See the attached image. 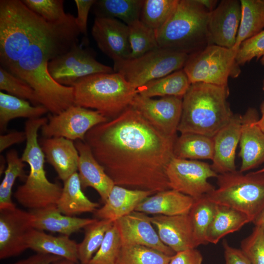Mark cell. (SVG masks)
I'll list each match as a JSON object with an SVG mask.
<instances>
[{"label": "cell", "instance_id": "obj_1", "mask_svg": "<svg viewBox=\"0 0 264 264\" xmlns=\"http://www.w3.org/2000/svg\"><path fill=\"white\" fill-rule=\"evenodd\" d=\"M177 137L161 132L130 106L90 129L85 142L115 185L155 194L171 189L166 169Z\"/></svg>", "mask_w": 264, "mask_h": 264}, {"label": "cell", "instance_id": "obj_2", "mask_svg": "<svg viewBox=\"0 0 264 264\" xmlns=\"http://www.w3.org/2000/svg\"><path fill=\"white\" fill-rule=\"evenodd\" d=\"M80 34L76 17L67 13L63 19L51 22L7 70L27 83L35 91L41 105L52 114H59L74 105V88L56 82L48 71V63L68 51L78 42Z\"/></svg>", "mask_w": 264, "mask_h": 264}, {"label": "cell", "instance_id": "obj_3", "mask_svg": "<svg viewBox=\"0 0 264 264\" xmlns=\"http://www.w3.org/2000/svg\"><path fill=\"white\" fill-rule=\"evenodd\" d=\"M229 94L228 86L191 84L182 98L177 131L213 137L234 115L227 101Z\"/></svg>", "mask_w": 264, "mask_h": 264}, {"label": "cell", "instance_id": "obj_4", "mask_svg": "<svg viewBox=\"0 0 264 264\" xmlns=\"http://www.w3.org/2000/svg\"><path fill=\"white\" fill-rule=\"evenodd\" d=\"M20 0H0V63L9 70L50 23Z\"/></svg>", "mask_w": 264, "mask_h": 264}, {"label": "cell", "instance_id": "obj_5", "mask_svg": "<svg viewBox=\"0 0 264 264\" xmlns=\"http://www.w3.org/2000/svg\"><path fill=\"white\" fill-rule=\"evenodd\" d=\"M48 121L42 117L28 119L25 123L26 144L21 158L29 166V173L24 184L14 194L17 201L30 210L56 205L62 187L50 182L44 170L45 156L39 142L38 131Z\"/></svg>", "mask_w": 264, "mask_h": 264}, {"label": "cell", "instance_id": "obj_6", "mask_svg": "<svg viewBox=\"0 0 264 264\" xmlns=\"http://www.w3.org/2000/svg\"><path fill=\"white\" fill-rule=\"evenodd\" d=\"M210 11L198 0H179L156 35L161 48L190 55L210 44L207 28Z\"/></svg>", "mask_w": 264, "mask_h": 264}, {"label": "cell", "instance_id": "obj_7", "mask_svg": "<svg viewBox=\"0 0 264 264\" xmlns=\"http://www.w3.org/2000/svg\"><path fill=\"white\" fill-rule=\"evenodd\" d=\"M73 88L74 105L96 110L109 119L131 106L137 94L136 89L115 72L83 77Z\"/></svg>", "mask_w": 264, "mask_h": 264}, {"label": "cell", "instance_id": "obj_8", "mask_svg": "<svg viewBox=\"0 0 264 264\" xmlns=\"http://www.w3.org/2000/svg\"><path fill=\"white\" fill-rule=\"evenodd\" d=\"M217 179L218 188L206 195L214 203L244 213L252 222L264 209V172L236 170L218 174Z\"/></svg>", "mask_w": 264, "mask_h": 264}, {"label": "cell", "instance_id": "obj_9", "mask_svg": "<svg viewBox=\"0 0 264 264\" xmlns=\"http://www.w3.org/2000/svg\"><path fill=\"white\" fill-rule=\"evenodd\" d=\"M238 50L210 44L189 55L183 68L191 84L203 83L227 86L229 77L241 72L236 62Z\"/></svg>", "mask_w": 264, "mask_h": 264}, {"label": "cell", "instance_id": "obj_10", "mask_svg": "<svg viewBox=\"0 0 264 264\" xmlns=\"http://www.w3.org/2000/svg\"><path fill=\"white\" fill-rule=\"evenodd\" d=\"M189 55L159 47L135 58L114 63V72L121 74L133 88L182 69Z\"/></svg>", "mask_w": 264, "mask_h": 264}, {"label": "cell", "instance_id": "obj_11", "mask_svg": "<svg viewBox=\"0 0 264 264\" xmlns=\"http://www.w3.org/2000/svg\"><path fill=\"white\" fill-rule=\"evenodd\" d=\"M48 71L58 83L73 87L80 79L94 74L112 73L113 69L97 61L89 49L78 42L66 52L49 61Z\"/></svg>", "mask_w": 264, "mask_h": 264}, {"label": "cell", "instance_id": "obj_12", "mask_svg": "<svg viewBox=\"0 0 264 264\" xmlns=\"http://www.w3.org/2000/svg\"><path fill=\"white\" fill-rule=\"evenodd\" d=\"M166 174L171 189L194 199L213 191L216 188L208 180L218 175L207 163L175 157L168 165Z\"/></svg>", "mask_w": 264, "mask_h": 264}, {"label": "cell", "instance_id": "obj_13", "mask_svg": "<svg viewBox=\"0 0 264 264\" xmlns=\"http://www.w3.org/2000/svg\"><path fill=\"white\" fill-rule=\"evenodd\" d=\"M109 120L98 111L72 105L57 114H50L41 128L43 137H62L85 141L87 132L95 126Z\"/></svg>", "mask_w": 264, "mask_h": 264}, {"label": "cell", "instance_id": "obj_14", "mask_svg": "<svg viewBox=\"0 0 264 264\" xmlns=\"http://www.w3.org/2000/svg\"><path fill=\"white\" fill-rule=\"evenodd\" d=\"M182 98L171 96L154 99L137 93L131 106L161 132L175 137L181 119Z\"/></svg>", "mask_w": 264, "mask_h": 264}, {"label": "cell", "instance_id": "obj_15", "mask_svg": "<svg viewBox=\"0 0 264 264\" xmlns=\"http://www.w3.org/2000/svg\"><path fill=\"white\" fill-rule=\"evenodd\" d=\"M34 229V216L16 207L0 210V259L19 255L28 249L27 239Z\"/></svg>", "mask_w": 264, "mask_h": 264}, {"label": "cell", "instance_id": "obj_16", "mask_svg": "<svg viewBox=\"0 0 264 264\" xmlns=\"http://www.w3.org/2000/svg\"><path fill=\"white\" fill-rule=\"evenodd\" d=\"M241 15L240 0H221L209 14L207 28L210 44L233 48L236 43Z\"/></svg>", "mask_w": 264, "mask_h": 264}, {"label": "cell", "instance_id": "obj_17", "mask_svg": "<svg viewBox=\"0 0 264 264\" xmlns=\"http://www.w3.org/2000/svg\"><path fill=\"white\" fill-rule=\"evenodd\" d=\"M91 35L99 48L114 63L130 58L129 27L122 22L114 18L95 17Z\"/></svg>", "mask_w": 264, "mask_h": 264}, {"label": "cell", "instance_id": "obj_18", "mask_svg": "<svg viewBox=\"0 0 264 264\" xmlns=\"http://www.w3.org/2000/svg\"><path fill=\"white\" fill-rule=\"evenodd\" d=\"M114 222L119 232L122 245H144L170 256L176 253L161 242L148 214L134 211Z\"/></svg>", "mask_w": 264, "mask_h": 264}, {"label": "cell", "instance_id": "obj_19", "mask_svg": "<svg viewBox=\"0 0 264 264\" xmlns=\"http://www.w3.org/2000/svg\"><path fill=\"white\" fill-rule=\"evenodd\" d=\"M258 119L256 110L252 108L242 115L239 142L241 173L253 169L264 162V132L256 123Z\"/></svg>", "mask_w": 264, "mask_h": 264}, {"label": "cell", "instance_id": "obj_20", "mask_svg": "<svg viewBox=\"0 0 264 264\" xmlns=\"http://www.w3.org/2000/svg\"><path fill=\"white\" fill-rule=\"evenodd\" d=\"M242 116L234 114L229 123L213 137L212 169L218 174L236 171L235 155L240 142Z\"/></svg>", "mask_w": 264, "mask_h": 264}, {"label": "cell", "instance_id": "obj_21", "mask_svg": "<svg viewBox=\"0 0 264 264\" xmlns=\"http://www.w3.org/2000/svg\"><path fill=\"white\" fill-rule=\"evenodd\" d=\"M74 143L79 154L78 173L82 187L93 188L104 203L115 184L96 159L86 142L76 140Z\"/></svg>", "mask_w": 264, "mask_h": 264}, {"label": "cell", "instance_id": "obj_22", "mask_svg": "<svg viewBox=\"0 0 264 264\" xmlns=\"http://www.w3.org/2000/svg\"><path fill=\"white\" fill-rule=\"evenodd\" d=\"M151 221L161 242L175 253L197 247L188 214L154 215Z\"/></svg>", "mask_w": 264, "mask_h": 264}, {"label": "cell", "instance_id": "obj_23", "mask_svg": "<svg viewBox=\"0 0 264 264\" xmlns=\"http://www.w3.org/2000/svg\"><path fill=\"white\" fill-rule=\"evenodd\" d=\"M45 158L63 181L78 171L79 154L73 141L62 137L39 139Z\"/></svg>", "mask_w": 264, "mask_h": 264}, {"label": "cell", "instance_id": "obj_24", "mask_svg": "<svg viewBox=\"0 0 264 264\" xmlns=\"http://www.w3.org/2000/svg\"><path fill=\"white\" fill-rule=\"evenodd\" d=\"M152 192L129 189L115 185L104 205L94 212L96 219L113 222L135 211L137 206Z\"/></svg>", "mask_w": 264, "mask_h": 264}, {"label": "cell", "instance_id": "obj_25", "mask_svg": "<svg viewBox=\"0 0 264 264\" xmlns=\"http://www.w3.org/2000/svg\"><path fill=\"white\" fill-rule=\"evenodd\" d=\"M194 198L173 189L155 193L144 199L135 211L146 214L173 216L188 214Z\"/></svg>", "mask_w": 264, "mask_h": 264}, {"label": "cell", "instance_id": "obj_26", "mask_svg": "<svg viewBox=\"0 0 264 264\" xmlns=\"http://www.w3.org/2000/svg\"><path fill=\"white\" fill-rule=\"evenodd\" d=\"M34 216V228L38 230L57 232L69 236L84 228L97 219L81 218L62 214L56 205L30 210Z\"/></svg>", "mask_w": 264, "mask_h": 264}, {"label": "cell", "instance_id": "obj_27", "mask_svg": "<svg viewBox=\"0 0 264 264\" xmlns=\"http://www.w3.org/2000/svg\"><path fill=\"white\" fill-rule=\"evenodd\" d=\"M27 245L37 253L56 256L76 264L79 263L78 244L69 236H53L34 228L28 236Z\"/></svg>", "mask_w": 264, "mask_h": 264}, {"label": "cell", "instance_id": "obj_28", "mask_svg": "<svg viewBox=\"0 0 264 264\" xmlns=\"http://www.w3.org/2000/svg\"><path fill=\"white\" fill-rule=\"evenodd\" d=\"M56 206L62 214L74 217L84 213L94 212L99 204L91 201L83 192L77 172L64 181Z\"/></svg>", "mask_w": 264, "mask_h": 264}, {"label": "cell", "instance_id": "obj_29", "mask_svg": "<svg viewBox=\"0 0 264 264\" xmlns=\"http://www.w3.org/2000/svg\"><path fill=\"white\" fill-rule=\"evenodd\" d=\"M251 222V219L244 213L217 204L214 218L207 232V242L208 243L217 244L226 235L239 231Z\"/></svg>", "mask_w": 264, "mask_h": 264}, {"label": "cell", "instance_id": "obj_30", "mask_svg": "<svg viewBox=\"0 0 264 264\" xmlns=\"http://www.w3.org/2000/svg\"><path fill=\"white\" fill-rule=\"evenodd\" d=\"M48 112L40 105L35 106L27 100L0 92V131H6L8 123L16 118L33 119L42 117Z\"/></svg>", "mask_w": 264, "mask_h": 264}, {"label": "cell", "instance_id": "obj_31", "mask_svg": "<svg viewBox=\"0 0 264 264\" xmlns=\"http://www.w3.org/2000/svg\"><path fill=\"white\" fill-rule=\"evenodd\" d=\"M191 84L182 68L151 81L138 88L137 91L138 94L149 98L171 96L183 97Z\"/></svg>", "mask_w": 264, "mask_h": 264}, {"label": "cell", "instance_id": "obj_32", "mask_svg": "<svg viewBox=\"0 0 264 264\" xmlns=\"http://www.w3.org/2000/svg\"><path fill=\"white\" fill-rule=\"evenodd\" d=\"M144 0H98L91 9L95 17L119 19L130 25L140 20Z\"/></svg>", "mask_w": 264, "mask_h": 264}, {"label": "cell", "instance_id": "obj_33", "mask_svg": "<svg viewBox=\"0 0 264 264\" xmlns=\"http://www.w3.org/2000/svg\"><path fill=\"white\" fill-rule=\"evenodd\" d=\"M174 155L175 157L182 159L212 160L213 138L198 133H181L175 142Z\"/></svg>", "mask_w": 264, "mask_h": 264}, {"label": "cell", "instance_id": "obj_34", "mask_svg": "<svg viewBox=\"0 0 264 264\" xmlns=\"http://www.w3.org/2000/svg\"><path fill=\"white\" fill-rule=\"evenodd\" d=\"M241 20L235 44L238 50L244 41L264 30V0H241Z\"/></svg>", "mask_w": 264, "mask_h": 264}, {"label": "cell", "instance_id": "obj_35", "mask_svg": "<svg viewBox=\"0 0 264 264\" xmlns=\"http://www.w3.org/2000/svg\"><path fill=\"white\" fill-rule=\"evenodd\" d=\"M217 204L203 196L194 199L188 214L196 247L208 243L207 232L213 220Z\"/></svg>", "mask_w": 264, "mask_h": 264}, {"label": "cell", "instance_id": "obj_36", "mask_svg": "<svg viewBox=\"0 0 264 264\" xmlns=\"http://www.w3.org/2000/svg\"><path fill=\"white\" fill-rule=\"evenodd\" d=\"M7 167L0 184V210L16 207L12 200V188L18 177L25 179L24 162L14 149L8 151L6 154Z\"/></svg>", "mask_w": 264, "mask_h": 264}, {"label": "cell", "instance_id": "obj_37", "mask_svg": "<svg viewBox=\"0 0 264 264\" xmlns=\"http://www.w3.org/2000/svg\"><path fill=\"white\" fill-rule=\"evenodd\" d=\"M114 224L107 220H98L84 228L85 236L78 244L79 260L81 264H88L102 244L106 234Z\"/></svg>", "mask_w": 264, "mask_h": 264}, {"label": "cell", "instance_id": "obj_38", "mask_svg": "<svg viewBox=\"0 0 264 264\" xmlns=\"http://www.w3.org/2000/svg\"><path fill=\"white\" fill-rule=\"evenodd\" d=\"M172 256L144 245H122L116 264H168Z\"/></svg>", "mask_w": 264, "mask_h": 264}, {"label": "cell", "instance_id": "obj_39", "mask_svg": "<svg viewBox=\"0 0 264 264\" xmlns=\"http://www.w3.org/2000/svg\"><path fill=\"white\" fill-rule=\"evenodd\" d=\"M178 0H144L140 20L155 32L158 31L171 17Z\"/></svg>", "mask_w": 264, "mask_h": 264}, {"label": "cell", "instance_id": "obj_40", "mask_svg": "<svg viewBox=\"0 0 264 264\" xmlns=\"http://www.w3.org/2000/svg\"><path fill=\"white\" fill-rule=\"evenodd\" d=\"M131 54L129 59L139 57L160 47L156 32L139 20L128 25Z\"/></svg>", "mask_w": 264, "mask_h": 264}, {"label": "cell", "instance_id": "obj_41", "mask_svg": "<svg viewBox=\"0 0 264 264\" xmlns=\"http://www.w3.org/2000/svg\"><path fill=\"white\" fill-rule=\"evenodd\" d=\"M0 89L8 94L28 100L33 105H41L35 91L27 83L1 66Z\"/></svg>", "mask_w": 264, "mask_h": 264}, {"label": "cell", "instance_id": "obj_42", "mask_svg": "<svg viewBox=\"0 0 264 264\" xmlns=\"http://www.w3.org/2000/svg\"><path fill=\"white\" fill-rule=\"evenodd\" d=\"M121 247L119 232L114 222L88 264H116Z\"/></svg>", "mask_w": 264, "mask_h": 264}, {"label": "cell", "instance_id": "obj_43", "mask_svg": "<svg viewBox=\"0 0 264 264\" xmlns=\"http://www.w3.org/2000/svg\"><path fill=\"white\" fill-rule=\"evenodd\" d=\"M30 10L48 22L63 19L66 15L63 0H22Z\"/></svg>", "mask_w": 264, "mask_h": 264}, {"label": "cell", "instance_id": "obj_44", "mask_svg": "<svg viewBox=\"0 0 264 264\" xmlns=\"http://www.w3.org/2000/svg\"><path fill=\"white\" fill-rule=\"evenodd\" d=\"M260 59L264 65V30L242 42L238 48L236 57L238 65H244L253 58Z\"/></svg>", "mask_w": 264, "mask_h": 264}, {"label": "cell", "instance_id": "obj_45", "mask_svg": "<svg viewBox=\"0 0 264 264\" xmlns=\"http://www.w3.org/2000/svg\"><path fill=\"white\" fill-rule=\"evenodd\" d=\"M241 249L251 264H264V230L255 226L252 233L241 242Z\"/></svg>", "mask_w": 264, "mask_h": 264}, {"label": "cell", "instance_id": "obj_46", "mask_svg": "<svg viewBox=\"0 0 264 264\" xmlns=\"http://www.w3.org/2000/svg\"><path fill=\"white\" fill-rule=\"evenodd\" d=\"M77 9L76 22L81 33L87 35V22L88 13L96 0H75Z\"/></svg>", "mask_w": 264, "mask_h": 264}, {"label": "cell", "instance_id": "obj_47", "mask_svg": "<svg viewBox=\"0 0 264 264\" xmlns=\"http://www.w3.org/2000/svg\"><path fill=\"white\" fill-rule=\"evenodd\" d=\"M203 257L196 248L176 253L172 256L169 264H202Z\"/></svg>", "mask_w": 264, "mask_h": 264}, {"label": "cell", "instance_id": "obj_48", "mask_svg": "<svg viewBox=\"0 0 264 264\" xmlns=\"http://www.w3.org/2000/svg\"><path fill=\"white\" fill-rule=\"evenodd\" d=\"M224 264H251L241 249L231 246L225 240L223 242Z\"/></svg>", "mask_w": 264, "mask_h": 264}, {"label": "cell", "instance_id": "obj_49", "mask_svg": "<svg viewBox=\"0 0 264 264\" xmlns=\"http://www.w3.org/2000/svg\"><path fill=\"white\" fill-rule=\"evenodd\" d=\"M25 132L14 131L0 136V152L13 145L21 143L26 141Z\"/></svg>", "mask_w": 264, "mask_h": 264}, {"label": "cell", "instance_id": "obj_50", "mask_svg": "<svg viewBox=\"0 0 264 264\" xmlns=\"http://www.w3.org/2000/svg\"><path fill=\"white\" fill-rule=\"evenodd\" d=\"M62 259H63L56 256L37 253L11 264H53Z\"/></svg>", "mask_w": 264, "mask_h": 264}, {"label": "cell", "instance_id": "obj_51", "mask_svg": "<svg viewBox=\"0 0 264 264\" xmlns=\"http://www.w3.org/2000/svg\"><path fill=\"white\" fill-rule=\"evenodd\" d=\"M198 1L210 12L215 8L218 2V0H198Z\"/></svg>", "mask_w": 264, "mask_h": 264}, {"label": "cell", "instance_id": "obj_52", "mask_svg": "<svg viewBox=\"0 0 264 264\" xmlns=\"http://www.w3.org/2000/svg\"><path fill=\"white\" fill-rule=\"evenodd\" d=\"M255 226L261 227L264 230V209L254 219L252 222Z\"/></svg>", "mask_w": 264, "mask_h": 264}, {"label": "cell", "instance_id": "obj_53", "mask_svg": "<svg viewBox=\"0 0 264 264\" xmlns=\"http://www.w3.org/2000/svg\"><path fill=\"white\" fill-rule=\"evenodd\" d=\"M263 89L264 91V80L263 81ZM261 113L262 116L260 118H259L256 122L257 124L259 127L264 132V102L261 106Z\"/></svg>", "mask_w": 264, "mask_h": 264}, {"label": "cell", "instance_id": "obj_54", "mask_svg": "<svg viewBox=\"0 0 264 264\" xmlns=\"http://www.w3.org/2000/svg\"><path fill=\"white\" fill-rule=\"evenodd\" d=\"M6 163H7L6 158H5L3 155H0V175L3 172H4V171L5 170V167Z\"/></svg>", "mask_w": 264, "mask_h": 264}, {"label": "cell", "instance_id": "obj_55", "mask_svg": "<svg viewBox=\"0 0 264 264\" xmlns=\"http://www.w3.org/2000/svg\"><path fill=\"white\" fill-rule=\"evenodd\" d=\"M53 264H76L73 263L71 261L65 260V259H62L59 261H57L53 263Z\"/></svg>", "mask_w": 264, "mask_h": 264}, {"label": "cell", "instance_id": "obj_56", "mask_svg": "<svg viewBox=\"0 0 264 264\" xmlns=\"http://www.w3.org/2000/svg\"><path fill=\"white\" fill-rule=\"evenodd\" d=\"M258 171L260 172H264V167L263 168H262L261 169L258 170Z\"/></svg>", "mask_w": 264, "mask_h": 264}, {"label": "cell", "instance_id": "obj_57", "mask_svg": "<svg viewBox=\"0 0 264 264\" xmlns=\"http://www.w3.org/2000/svg\"></svg>", "mask_w": 264, "mask_h": 264}]
</instances>
